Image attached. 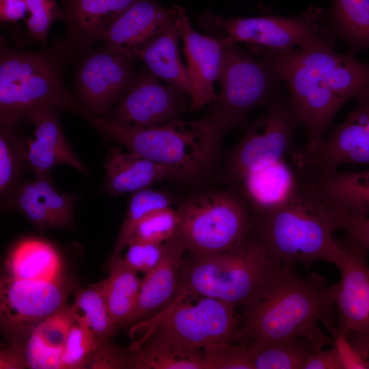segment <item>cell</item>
<instances>
[{
    "mask_svg": "<svg viewBox=\"0 0 369 369\" xmlns=\"http://www.w3.org/2000/svg\"><path fill=\"white\" fill-rule=\"evenodd\" d=\"M339 340L351 353V368L369 369V332H352Z\"/></svg>",
    "mask_w": 369,
    "mask_h": 369,
    "instance_id": "cell-44",
    "label": "cell"
},
{
    "mask_svg": "<svg viewBox=\"0 0 369 369\" xmlns=\"http://www.w3.org/2000/svg\"><path fill=\"white\" fill-rule=\"evenodd\" d=\"M174 202V197L167 193L150 188L133 193L106 267L122 256L137 226L146 216L157 209L171 206Z\"/></svg>",
    "mask_w": 369,
    "mask_h": 369,
    "instance_id": "cell-35",
    "label": "cell"
},
{
    "mask_svg": "<svg viewBox=\"0 0 369 369\" xmlns=\"http://www.w3.org/2000/svg\"><path fill=\"white\" fill-rule=\"evenodd\" d=\"M173 8L187 60L191 108L199 110L213 103L217 96L214 83L217 80L222 62L223 42L221 38L196 31L184 9L179 5H174Z\"/></svg>",
    "mask_w": 369,
    "mask_h": 369,
    "instance_id": "cell-17",
    "label": "cell"
},
{
    "mask_svg": "<svg viewBox=\"0 0 369 369\" xmlns=\"http://www.w3.org/2000/svg\"><path fill=\"white\" fill-rule=\"evenodd\" d=\"M107 269L109 275L101 283L109 310L120 328L129 327L136 309L141 279L122 256Z\"/></svg>",
    "mask_w": 369,
    "mask_h": 369,
    "instance_id": "cell-29",
    "label": "cell"
},
{
    "mask_svg": "<svg viewBox=\"0 0 369 369\" xmlns=\"http://www.w3.org/2000/svg\"><path fill=\"white\" fill-rule=\"evenodd\" d=\"M275 262L250 233L227 251L192 255L183 264L179 293L215 298L243 305L254 295Z\"/></svg>",
    "mask_w": 369,
    "mask_h": 369,
    "instance_id": "cell-6",
    "label": "cell"
},
{
    "mask_svg": "<svg viewBox=\"0 0 369 369\" xmlns=\"http://www.w3.org/2000/svg\"><path fill=\"white\" fill-rule=\"evenodd\" d=\"M77 196L57 189L50 177L20 182L7 203L40 230L68 227Z\"/></svg>",
    "mask_w": 369,
    "mask_h": 369,
    "instance_id": "cell-20",
    "label": "cell"
},
{
    "mask_svg": "<svg viewBox=\"0 0 369 369\" xmlns=\"http://www.w3.org/2000/svg\"><path fill=\"white\" fill-rule=\"evenodd\" d=\"M223 30L226 40L245 42L278 51L335 46L330 33L327 11L310 6L301 15L291 17L264 16L230 18L209 14L208 17Z\"/></svg>",
    "mask_w": 369,
    "mask_h": 369,
    "instance_id": "cell-11",
    "label": "cell"
},
{
    "mask_svg": "<svg viewBox=\"0 0 369 369\" xmlns=\"http://www.w3.org/2000/svg\"><path fill=\"white\" fill-rule=\"evenodd\" d=\"M290 196L276 206L252 211L249 233L277 263L309 266L325 261L337 266L342 256L335 208L315 180L298 174Z\"/></svg>",
    "mask_w": 369,
    "mask_h": 369,
    "instance_id": "cell-3",
    "label": "cell"
},
{
    "mask_svg": "<svg viewBox=\"0 0 369 369\" xmlns=\"http://www.w3.org/2000/svg\"><path fill=\"white\" fill-rule=\"evenodd\" d=\"M32 135L26 139L27 159L36 177L49 176L59 165L72 166L85 175L89 172L66 139L59 120V111H50L35 116L30 122Z\"/></svg>",
    "mask_w": 369,
    "mask_h": 369,
    "instance_id": "cell-22",
    "label": "cell"
},
{
    "mask_svg": "<svg viewBox=\"0 0 369 369\" xmlns=\"http://www.w3.org/2000/svg\"><path fill=\"white\" fill-rule=\"evenodd\" d=\"M77 57L64 38L38 51L13 48L1 39L0 122L11 127L50 111L85 112L68 90L65 70Z\"/></svg>",
    "mask_w": 369,
    "mask_h": 369,
    "instance_id": "cell-4",
    "label": "cell"
},
{
    "mask_svg": "<svg viewBox=\"0 0 369 369\" xmlns=\"http://www.w3.org/2000/svg\"><path fill=\"white\" fill-rule=\"evenodd\" d=\"M264 107V113L225 155L223 177L232 185L252 172L286 160L297 149L295 133L302 124L288 90L279 92Z\"/></svg>",
    "mask_w": 369,
    "mask_h": 369,
    "instance_id": "cell-10",
    "label": "cell"
},
{
    "mask_svg": "<svg viewBox=\"0 0 369 369\" xmlns=\"http://www.w3.org/2000/svg\"><path fill=\"white\" fill-rule=\"evenodd\" d=\"M355 99L357 101V107L351 113L369 132V88L361 92Z\"/></svg>",
    "mask_w": 369,
    "mask_h": 369,
    "instance_id": "cell-47",
    "label": "cell"
},
{
    "mask_svg": "<svg viewBox=\"0 0 369 369\" xmlns=\"http://www.w3.org/2000/svg\"><path fill=\"white\" fill-rule=\"evenodd\" d=\"M340 242V279L334 285L339 340L352 332H369L368 251L348 234Z\"/></svg>",
    "mask_w": 369,
    "mask_h": 369,
    "instance_id": "cell-15",
    "label": "cell"
},
{
    "mask_svg": "<svg viewBox=\"0 0 369 369\" xmlns=\"http://www.w3.org/2000/svg\"><path fill=\"white\" fill-rule=\"evenodd\" d=\"M348 368L345 355L340 343L336 340L328 350L316 351L308 359L303 369H346Z\"/></svg>",
    "mask_w": 369,
    "mask_h": 369,
    "instance_id": "cell-43",
    "label": "cell"
},
{
    "mask_svg": "<svg viewBox=\"0 0 369 369\" xmlns=\"http://www.w3.org/2000/svg\"><path fill=\"white\" fill-rule=\"evenodd\" d=\"M176 210L178 236L191 255L232 249L250 231L251 208L239 191L201 193L181 202Z\"/></svg>",
    "mask_w": 369,
    "mask_h": 369,
    "instance_id": "cell-9",
    "label": "cell"
},
{
    "mask_svg": "<svg viewBox=\"0 0 369 369\" xmlns=\"http://www.w3.org/2000/svg\"><path fill=\"white\" fill-rule=\"evenodd\" d=\"M74 75L75 96L85 112L108 113L133 85V60L104 47L81 56Z\"/></svg>",
    "mask_w": 369,
    "mask_h": 369,
    "instance_id": "cell-13",
    "label": "cell"
},
{
    "mask_svg": "<svg viewBox=\"0 0 369 369\" xmlns=\"http://www.w3.org/2000/svg\"><path fill=\"white\" fill-rule=\"evenodd\" d=\"M62 353L63 368H86L89 356L96 348L100 338L81 319L74 317Z\"/></svg>",
    "mask_w": 369,
    "mask_h": 369,
    "instance_id": "cell-36",
    "label": "cell"
},
{
    "mask_svg": "<svg viewBox=\"0 0 369 369\" xmlns=\"http://www.w3.org/2000/svg\"><path fill=\"white\" fill-rule=\"evenodd\" d=\"M186 95L173 85L161 84L148 69L137 74L106 120L130 129L159 126L179 118L186 106Z\"/></svg>",
    "mask_w": 369,
    "mask_h": 369,
    "instance_id": "cell-14",
    "label": "cell"
},
{
    "mask_svg": "<svg viewBox=\"0 0 369 369\" xmlns=\"http://www.w3.org/2000/svg\"><path fill=\"white\" fill-rule=\"evenodd\" d=\"M71 307L75 318L81 319L98 337L111 338L120 327L109 310L101 282L87 288L75 286Z\"/></svg>",
    "mask_w": 369,
    "mask_h": 369,
    "instance_id": "cell-33",
    "label": "cell"
},
{
    "mask_svg": "<svg viewBox=\"0 0 369 369\" xmlns=\"http://www.w3.org/2000/svg\"><path fill=\"white\" fill-rule=\"evenodd\" d=\"M186 249L178 234L165 242L160 263L141 279L138 301L129 327L167 307L179 289L182 256Z\"/></svg>",
    "mask_w": 369,
    "mask_h": 369,
    "instance_id": "cell-23",
    "label": "cell"
},
{
    "mask_svg": "<svg viewBox=\"0 0 369 369\" xmlns=\"http://www.w3.org/2000/svg\"><path fill=\"white\" fill-rule=\"evenodd\" d=\"M234 307L232 303L202 296L191 303L177 294L163 310L130 327L133 343L129 348L134 351L148 338L197 349L231 342L238 333Z\"/></svg>",
    "mask_w": 369,
    "mask_h": 369,
    "instance_id": "cell-7",
    "label": "cell"
},
{
    "mask_svg": "<svg viewBox=\"0 0 369 369\" xmlns=\"http://www.w3.org/2000/svg\"><path fill=\"white\" fill-rule=\"evenodd\" d=\"M178 227L179 216L176 210L171 206L159 208L139 222L131 239L164 243L177 235Z\"/></svg>",
    "mask_w": 369,
    "mask_h": 369,
    "instance_id": "cell-38",
    "label": "cell"
},
{
    "mask_svg": "<svg viewBox=\"0 0 369 369\" xmlns=\"http://www.w3.org/2000/svg\"><path fill=\"white\" fill-rule=\"evenodd\" d=\"M290 159L298 174L314 180L329 176L343 165L369 163V132L350 112L316 148H297Z\"/></svg>",
    "mask_w": 369,
    "mask_h": 369,
    "instance_id": "cell-16",
    "label": "cell"
},
{
    "mask_svg": "<svg viewBox=\"0 0 369 369\" xmlns=\"http://www.w3.org/2000/svg\"><path fill=\"white\" fill-rule=\"evenodd\" d=\"M165 247V243L131 239L122 257L133 270L146 275L160 263L164 255Z\"/></svg>",
    "mask_w": 369,
    "mask_h": 369,
    "instance_id": "cell-40",
    "label": "cell"
},
{
    "mask_svg": "<svg viewBox=\"0 0 369 369\" xmlns=\"http://www.w3.org/2000/svg\"><path fill=\"white\" fill-rule=\"evenodd\" d=\"M247 49L269 60L287 85L308 149L323 141L342 107L369 88V63L340 54L334 46L278 51L248 44Z\"/></svg>",
    "mask_w": 369,
    "mask_h": 369,
    "instance_id": "cell-2",
    "label": "cell"
},
{
    "mask_svg": "<svg viewBox=\"0 0 369 369\" xmlns=\"http://www.w3.org/2000/svg\"><path fill=\"white\" fill-rule=\"evenodd\" d=\"M221 40L223 58L217 78L220 90L204 117L226 134L245 124L253 109L269 102L283 81L269 60L243 51L237 43Z\"/></svg>",
    "mask_w": 369,
    "mask_h": 369,
    "instance_id": "cell-8",
    "label": "cell"
},
{
    "mask_svg": "<svg viewBox=\"0 0 369 369\" xmlns=\"http://www.w3.org/2000/svg\"><path fill=\"white\" fill-rule=\"evenodd\" d=\"M104 168L105 190L112 197L133 193L163 180L191 181L180 169L124 151L122 148L109 150Z\"/></svg>",
    "mask_w": 369,
    "mask_h": 369,
    "instance_id": "cell-21",
    "label": "cell"
},
{
    "mask_svg": "<svg viewBox=\"0 0 369 369\" xmlns=\"http://www.w3.org/2000/svg\"><path fill=\"white\" fill-rule=\"evenodd\" d=\"M27 14L26 0H0L1 23L16 24L25 19Z\"/></svg>",
    "mask_w": 369,
    "mask_h": 369,
    "instance_id": "cell-45",
    "label": "cell"
},
{
    "mask_svg": "<svg viewBox=\"0 0 369 369\" xmlns=\"http://www.w3.org/2000/svg\"><path fill=\"white\" fill-rule=\"evenodd\" d=\"M74 320L71 305L66 304L33 328L21 344L27 368H63L64 346Z\"/></svg>",
    "mask_w": 369,
    "mask_h": 369,
    "instance_id": "cell-24",
    "label": "cell"
},
{
    "mask_svg": "<svg viewBox=\"0 0 369 369\" xmlns=\"http://www.w3.org/2000/svg\"><path fill=\"white\" fill-rule=\"evenodd\" d=\"M133 351V369H208L203 349L148 338Z\"/></svg>",
    "mask_w": 369,
    "mask_h": 369,
    "instance_id": "cell-31",
    "label": "cell"
},
{
    "mask_svg": "<svg viewBox=\"0 0 369 369\" xmlns=\"http://www.w3.org/2000/svg\"><path fill=\"white\" fill-rule=\"evenodd\" d=\"M110 339L100 338L96 348L87 359L86 368H133V351L118 346Z\"/></svg>",
    "mask_w": 369,
    "mask_h": 369,
    "instance_id": "cell-41",
    "label": "cell"
},
{
    "mask_svg": "<svg viewBox=\"0 0 369 369\" xmlns=\"http://www.w3.org/2000/svg\"><path fill=\"white\" fill-rule=\"evenodd\" d=\"M1 369L27 368L23 351L19 345H11L10 347L1 351Z\"/></svg>",
    "mask_w": 369,
    "mask_h": 369,
    "instance_id": "cell-46",
    "label": "cell"
},
{
    "mask_svg": "<svg viewBox=\"0 0 369 369\" xmlns=\"http://www.w3.org/2000/svg\"><path fill=\"white\" fill-rule=\"evenodd\" d=\"M208 369H254L249 347L222 342L203 349Z\"/></svg>",
    "mask_w": 369,
    "mask_h": 369,
    "instance_id": "cell-39",
    "label": "cell"
},
{
    "mask_svg": "<svg viewBox=\"0 0 369 369\" xmlns=\"http://www.w3.org/2000/svg\"><path fill=\"white\" fill-rule=\"evenodd\" d=\"M8 275L14 278L56 280L64 277L63 262L55 247L46 241L25 238L11 249L5 261Z\"/></svg>",
    "mask_w": 369,
    "mask_h": 369,
    "instance_id": "cell-27",
    "label": "cell"
},
{
    "mask_svg": "<svg viewBox=\"0 0 369 369\" xmlns=\"http://www.w3.org/2000/svg\"><path fill=\"white\" fill-rule=\"evenodd\" d=\"M28 167L26 139L14 127L0 125V197L8 202Z\"/></svg>",
    "mask_w": 369,
    "mask_h": 369,
    "instance_id": "cell-34",
    "label": "cell"
},
{
    "mask_svg": "<svg viewBox=\"0 0 369 369\" xmlns=\"http://www.w3.org/2000/svg\"><path fill=\"white\" fill-rule=\"evenodd\" d=\"M249 347L254 369H303L310 357L321 349L302 337L257 341Z\"/></svg>",
    "mask_w": 369,
    "mask_h": 369,
    "instance_id": "cell-30",
    "label": "cell"
},
{
    "mask_svg": "<svg viewBox=\"0 0 369 369\" xmlns=\"http://www.w3.org/2000/svg\"><path fill=\"white\" fill-rule=\"evenodd\" d=\"M159 33L139 55L148 69L189 96L191 87L187 67L180 56V34L175 22L174 11Z\"/></svg>",
    "mask_w": 369,
    "mask_h": 369,
    "instance_id": "cell-26",
    "label": "cell"
},
{
    "mask_svg": "<svg viewBox=\"0 0 369 369\" xmlns=\"http://www.w3.org/2000/svg\"><path fill=\"white\" fill-rule=\"evenodd\" d=\"M297 182L295 167L284 160L249 174L238 184V191L251 211H260L281 204L292 193Z\"/></svg>",
    "mask_w": 369,
    "mask_h": 369,
    "instance_id": "cell-25",
    "label": "cell"
},
{
    "mask_svg": "<svg viewBox=\"0 0 369 369\" xmlns=\"http://www.w3.org/2000/svg\"><path fill=\"white\" fill-rule=\"evenodd\" d=\"M74 285L64 277L56 280H1L0 319L12 344H22L33 328L66 304Z\"/></svg>",
    "mask_w": 369,
    "mask_h": 369,
    "instance_id": "cell-12",
    "label": "cell"
},
{
    "mask_svg": "<svg viewBox=\"0 0 369 369\" xmlns=\"http://www.w3.org/2000/svg\"><path fill=\"white\" fill-rule=\"evenodd\" d=\"M315 180L329 202L355 215L369 217V170H338Z\"/></svg>",
    "mask_w": 369,
    "mask_h": 369,
    "instance_id": "cell-32",
    "label": "cell"
},
{
    "mask_svg": "<svg viewBox=\"0 0 369 369\" xmlns=\"http://www.w3.org/2000/svg\"><path fill=\"white\" fill-rule=\"evenodd\" d=\"M172 15V7L166 8L157 0H138L110 25L102 39L104 48L133 61Z\"/></svg>",
    "mask_w": 369,
    "mask_h": 369,
    "instance_id": "cell-18",
    "label": "cell"
},
{
    "mask_svg": "<svg viewBox=\"0 0 369 369\" xmlns=\"http://www.w3.org/2000/svg\"><path fill=\"white\" fill-rule=\"evenodd\" d=\"M329 30L354 57L369 49V0H332L327 12Z\"/></svg>",
    "mask_w": 369,
    "mask_h": 369,
    "instance_id": "cell-28",
    "label": "cell"
},
{
    "mask_svg": "<svg viewBox=\"0 0 369 369\" xmlns=\"http://www.w3.org/2000/svg\"><path fill=\"white\" fill-rule=\"evenodd\" d=\"M335 208L338 231L345 232L369 251V217L355 215L336 205Z\"/></svg>",
    "mask_w": 369,
    "mask_h": 369,
    "instance_id": "cell-42",
    "label": "cell"
},
{
    "mask_svg": "<svg viewBox=\"0 0 369 369\" xmlns=\"http://www.w3.org/2000/svg\"><path fill=\"white\" fill-rule=\"evenodd\" d=\"M236 338L257 341L305 338L320 348L339 340L334 285L318 274L305 277L275 262L243 305Z\"/></svg>",
    "mask_w": 369,
    "mask_h": 369,
    "instance_id": "cell-1",
    "label": "cell"
},
{
    "mask_svg": "<svg viewBox=\"0 0 369 369\" xmlns=\"http://www.w3.org/2000/svg\"><path fill=\"white\" fill-rule=\"evenodd\" d=\"M27 14L24 20L26 37L33 42L47 45L52 24L62 20L63 14L58 0H26Z\"/></svg>",
    "mask_w": 369,
    "mask_h": 369,
    "instance_id": "cell-37",
    "label": "cell"
},
{
    "mask_svg": "<svg viewBox=\"0 0 369 369\" xmlns=\"http://www.w3.org/2000/svg\"><path fill=\"white\" fill-rule=\"evenodd\" d=\"M83 118L107 138L127 151L183 171L190 180L204 178L218 162L225 134L204 117L193 121L177 118L156 127L130 129L89 113Z\"/></svg>",
    "mask_w": 369,
    "mask_h": 369,
    "instance_id": "cell-5",
    "label": "cell"
},
{
    "mask_svg": "<svg viewBox=\"0 0 369 369\" xmlns=\"http://www.w3.org/2000/svg\"><path fill=\"white\" fill-rule=\"evenodd\" d=\"M138 0H58L65 38L77 57L92 50L113 20Z\"/></svg>",
    "mask_w": 369,
    "mask_h": 369,
    "instance_id": "cell-19",
    "label": "cell"
}]
</instances>
